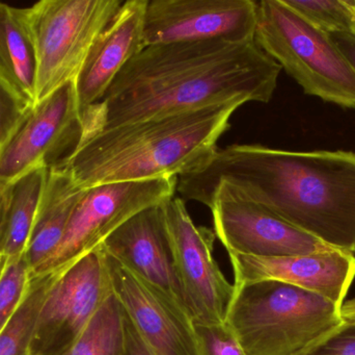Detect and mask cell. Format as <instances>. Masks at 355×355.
Here are the masks:
<instances>
[{"mask_svg": "<svg viewBox=\"0 0 355 355\" xmlns=\"http://www.w3.org/2000/svg\"><path fill=\"white\" fill-rule=\"evenodd\" d=\"M281 71L254 41L146 46L102 99L81 115V137L217 104H268Z\"/></svg>", "mask_w": 355, "mask_h": 355, "instance_id": "1", "label": "cell"}, {"mask_svg": "<svg viewBox=\"0 0 355 355\" xmlns=\"http://www.w3.org/2000/svg\"><path fill=\"white\" fill-rule=\"evenodd\" d=\"M221 183L329 247L355 252V152L234 144L179 177L177 192L205 204Z\"/></svg>", "mask_w": 355, "mask_h": 355, "instance_id": "2", "label": "cell"}, {"mask_svg": "<svg viewBox=\"0 0 355 355\" xmlns=\"http://www.w3.org/2000/svg\"><path fill=\"white\" fill-rule=\"evenodd\" d=\"M241 102L164 115L83 135L56 166L83 190L123 181L179 177L204 166Z\"/></svg>", "mask_w": 355, "mask_h": 355, "instance_id": "3", "label": "cell"}, {"mask_svg": "<svg viewBox=\"0 0 355 355\" xmlns=\"http://www.w3.org/2000/svg\"><path fill=\"white\" fill-rule=\"evenodd\" d=\"M342 306L295 286L235 288L225 322L246 355H304L343 324Z\"/></svg>", "mask_w": 355, "mask_h": 355, "instance_id": "4", "label": "cell"}, {"mask_svg": "<svg viewBox=\"0 0 355 355\" xmlns=\"http://www.w3.org/2000/svg\"><path fill=\"white\" fill-rule=\"evenodd\" d=\"M257 45L304 93L355 108V72L331 35L309 22L284 0L258 2Z\"/></svg>", "mask_w": 355, "mask_h": 355, "instance_id": "5", "label": "cell"}, {"mask_svg": "<svg viewBox=\"0 0 355 355\" xmlns=\"http://www.w3.org/2000/svg\"><path fill=\"white\" fill-rule=\"evenodd\" d=\"M121 0H42L26 8L37 58L35 104L75 81Z\"/></svg>", "mask_w": 355, "mask_h": 355, "instance_id": "6", "label": "cell"}, {"mask_svg": "<svg viewBox=\"0 0 355 355\" xmlns=\"http://www.w3.org/2000/svg\"><path fill=\"white\" fill-rule=\"evenodd\" d=\"M178 177L105 183L85 190L55 251L33 277L62 273L141 210L174 197Z\"/></svg>", "mask_w": 355, "mask_h": 355, "instance_id": "7", "label": "cell"}, {"mask_svg": "<svg viewBox=\"0 0 355 355\" xmlns=\"http://www.w3.org/2000/svg\"><path fill=\"white\" fill-rule=\"evenodd\" d=\"M162 210L186 311L194 323L225 322L235 287L215 261L214 231L194 224L181 197Z\"/></svg>", "mask_w": 355, "mask_h": 355, "instance_id": "8", "label": "cell"}, {"mask_svg": "<svg viewBox=\"0 0 355 355\" xmlns=\"http://www.w3.org/2000/svg\"><path fill=\"white\" fill-rule=\"evenodd\" d=\"M112 294L107 258L101 248L58 273L40 313L35 354L58 355L68 349Z\"/></svg>", "mask_w": 355, "mask_h": 355, "instance_id": "9", "label": "cell"}, {"mask_svg": "<svg viewBox=\"0 0 355 355\" xmlns=\"http://www.w3.org/2000/svg\"><path fill=\"white\" fill-rule=\"evenodd\" d=\"M205 206L212 212L215 236L227 254L279 258L331 249L227 183L217 185Z\"/></svg>", "mask_w": 355, "mask_h": 355, "instance_id": "10", "label": "cell"}, {"mask_svg": "<svg viewBox=\"0 0 355 355\" xmlns=\"http://www.w3.org/2000/svg\"><path fill=\"white\" fill-rule=\"evenodd\" d=\"M83 133L75 81L35 104L0 151V181L8 183L42 167L56 166Z\"/></svg>", "mask_w": 355, "mask_h": 355, "instance_id": "11", "label": "cell"}, {"mask_svg": "<svg viewBox=\"0 0 355 355\" xmlns=\"http://www.w3.org/2000/svg\"><path fill=\"white\" fill-rule=\"evenodd\" d=\"M257 14L252 0H148L145 44L254 41Z\"/></svg>", "mask_w": 355, "mask_h": 355, "instance_id": "12", "label": "cell"}, {"mask_svg": "<svg viewBox=\"0 0 355 355\" xmlns=\"http://www.w3.org/2000/svg\"><path fill=\"white\" fill-rule=\"evenodd\" d=\"M105 256L114 295L151 354L200 355L193 321L185 308L116 258Z\"/></svg>", "mask_w": 355, "mask_h": 355, "instance_id": "13", "label": "cell"}, {"mask_svg": "<svg viewBox=\"0 0 355 355\" xmlns=\"http://www.w3.org/2000/svg\"><path fill=\"white\" fill-rule=\"evenodd\" d=\"M234 287L275 281L318 294L342 306L355 277V256L339 249L302 256L258 258L229 254Z\"/></svg>", "mask_w": 355, "mask_h": 355, "instance_id": "14", "label": "cell"}, {"mask_svg": "<svg viewBox=\"0 0 355 355\" xmlns=\"http://www.w3.org/2000/svg\"><path fill=\"white\" fill-rule=\"evenodd\" d=\"M147 4L148 0L123 2L94 44L75 79L80 115L102 99L119 73L146 47Z\"/></svg>", "mask_w": 355, "mask_h": 355, "instance_id": "15", "label": "cell"}, {"mask_svg": "<svg viewBox=\"0 0 355 355\" xmlns=\"http://www.w3.org/2000/svg\"><path fill=\"white\" fill-rule=\"evenodd\" d=\"M101 249L185 308L162 204L129 219L104 242Z\"/></svg>", "mask_w": 355, "mask_h": 355, "instance_id": "16", "label": "cell"}, {"mask_svg": "<svg viewBox=\"0 0 355 355\" xmlns=\"http://www.w3.org/2000/svg\"><path fill=\"white\" fill-rule=\"evenodd\" d=\"M85 193V190L79 188L64 169L50 167L25 252L31 276L60 245L71 216Z\"/></svg>", "mask_w": 355, "mask_h": 355, "instance_id": "17", "label": "cell"}, {"mask_svg": "<svg viewBox=\"0 0 355 355\" xmlns=\"http://www.w3.org/2000/svg\"><path fill=\"white\" fill-rule=\"evenodd\" d=\"M0 77L31 106L35 104L37 58L26 8L0 2Z\"/></svg>", "mask_w": 355, "mask_h": 355, "instance_id": "18", "label": "cell"}, {"mask_svg": "<svg viewBox=\"0 0 355 355\" xmlns=\"http://www.w3.org/2000/svg\"><path fill=\"white\" fill-rule=\"evenodd\" d=\"M48 170L47 167L37 168L8 183V201L0 236V251L8 260L25 256Z\"/></svg>", "mask_w": 355, "mask_h": 355, "instance_id": "19", "label": "cell"}, {"mask_svg": "<svg viewBox=\"0 0 355 355\" xmlns=\"http://www.w3.org/2000/svg\"><path fill=\"white\" fill-rule=\"evenodd\" d=\"M58 272L31 279L28 291L10 322L0 333V355H37L33 349L37 320Z\"/></svg>", "mask_w": 355, "mask_h": 355, "instance_id": "20", "label": "cell"}, {"mask_svg": "<svg viewBox=\"0 0 355 355\" xmlns=\"http://www.w3.org/2000/svg\"><path fill=\"white\" fill-rule=\"evenodd\" d=\"M124 308L114 293L104 302L83 335L58 355H122Z\"/></svg>", "mask_w": 355, "mask_h": 355, "instance_id": "21", "label": "cell"}, {"mask_svg": "<svg viewBox=\"0 0 355 355\" xmlns=\"http://www.w3.org/2000/svg\"><path fill=\"white\" fill-rule=\"evenodd\" d=\"M284 2L325 33L355 35V0H284Z\"/></svg>", "mask_w": 355, "mask_h": 355, "instance_id": "22", "label": "cell"}, {"mask_svg": "<svg viewBox=\"0 0 355 355\" xmlns=\"http://www.w3.org/2000/svg\"><path fill=\"white\" fill-rule=\"evenodd\" d=\"M31 279L33 276L25 256L10 260L0 279V333L24 299Z\"/></svg>", "mask_w": 355, "mask_h": 355, "instance_id": "23", "label": "cell"}, {"mask_svg": "<svg viewBox=\"0 0 355 355\" xmlns=\"http://www.w3.org/2000/svg\"><path fill=\"white\" fill-rule=\"evenodd\" d=\"M193 324L200 355H246L227 322Z\"/></svg>", "mask_w": 355, "mask_h": 355, "instance_id": "24", "label": "cell"}, {"mask_svg": "<svg viewBox=\"0 0 355 355\" xmlns=\"http://www.w3.org/2000/svg\"><path fill=\"white\" fill-rule=\"evenodd\" d=\"M33 106L0 77V151L22 124Z\"/></svg>", "mask_w": 355, "mask_h": 355, "instance_id": "25", "label": "cell"}, {"mask_svg": "<svg viewBox=\"0 0 355 355\" xmlns=\"http://www.w3.org/2000/svg\"><path fill=\"white\" fill-rule=\"evenodd\" d=\"M304 355H355V323L344 322Z\"/></svg>", "mask_w": 355, "mask_h": 355, "instance_id": "26", "label": "cell"}, {"mask_svg": "<svg viewBox=\"0 0 355 355\" xmlns=\"http://www.w3.org/2000/svg\"><path fill=\"white\" fill-rule=\"evenodd\" d=\"M122 355H153L124 311V346Z\"/></svg>", "mask_w": 355, "mask_h": 355, "instance_id": "27", "label": "cell"}, {"mask_svg": "<svg viewBox=\"0 0 355 355\" xmlns=\"http://www.w3.org/2000/svg\"><path fill=\"white\" fill-rule=\"evenodd\" d=\"M329 35L355 72V35L349 33H329Z\"/></svg>", "mask_w": 355, "mask_h": 355, "instance_id": "28", "label": "cell"}, {"mask_svg": "<svg viewBox=\"0 0 355 355\" xmlns=\"http://www.w3.org/2000/svg\"><path fill=\"white\" fill-rule=\"evenodd\" d=\"M341 317L343 322L355 323V298L344 302L341 308Z\"/></svg>", "mask_w": 355, "mask_h": 355, "instance_id": "29", "label": "cell"}, {"mask_svg": "<svg viewBox=\"0 0 355 355\" xmlns=\"http://www.w3.org/2000/svg\"><path fill=\"white\" fill-rule=\"evenodd\" d=\"M8 183L0 181V236L3 225L4 214H6V201H8Z\"/></svg>", "mask_w": 355, "mask_h": 355, "instance_id": "30", "label": "cell"}]
</instances>
